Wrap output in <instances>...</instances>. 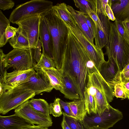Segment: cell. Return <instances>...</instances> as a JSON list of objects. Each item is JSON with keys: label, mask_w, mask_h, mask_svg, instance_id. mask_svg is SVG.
Returning <instances> with one entry per match:
<instances>
[{"label": "cell", "mask_w": 129, "mask_h": 129, "mask_svg": "<svg viewBox=\"0 0 129 129\" xmlns=\"http://www.w3.org/2000/svg\"><path fill=\"white\" fill-rule=\"evenodd\" d=\"M42 44L40 39H39L36 48L34 49V58L35 61L38 63L41 58L42 53L41 49Z\"/></svg>", "instance_id": "f35d334b"}, {"label": "cell", "mask_w": 129, "mask_h": 129, "mask_svg": "<svg viewBox=\"0 0 129 129\" xmlns=\"http://www.w3.org/2000/svg\"><path fill=\"white\" fill-rule=\"evenodd\" d=\"M86 12L87 15L93 20L97 27L102 29L109 32L110 23L108 25H104L96 12L92 9H88L86 10Z\"/></svg>", "instance_id": "f546056e"}, {"label": "cell", "mask_w": 129, "mask_h": 129, "mask_svg": "<svg viewBox=\"0 0 129 129\" xmlns=\"http://www.w3.org/2000/svg\"><path fill=\"white\" fill-rule=\"evenodd\" d=\"M33 125L15 114L10 116H0V129H19Z\"/></svg>", "instance_id": "9a60e30c"}, {"label": "cell", "mask_w": 129, "mask_h": 129, "mask_svg": "<svg viewBox=\"0 0 129 129\" xmlns=\"http://www.w3.org/2000/svg\"><path fill=\"white\" fill-rule=\"evenodd\" d=\"M105 11L106 16L109 20L113 21L115 20L116 18L111 7L110 6L109 4H107L106 5Z\"/></svg>", "instance_id": "60d3db41"}, {"label": "cell", "mask_w": 129, "mask_h": 129, "mask_svg": "<svg viewBox=\"0 0 129 129\" xmlns=\"http://www.w3.org/2000/svg\"><path fill=\"white\" fill-rule=\"evenodd\" d=\"M5 54L3 50L0 49V82H4V78L7 72V69L5 67L4 62V57Z\"/></svg>", "instance_id": "836d02e7"}, {"label": "cell", "mask_w": 129, "mask_h": 129, "mask_svg": "<svg viewBox=\"0 0 129 129\" xmlns=\"http://www.w3.org/2000/svg\"><path fill=\"white\" fill-rule=\"evenodd\" d=\"M111 8L116 19H129V0H112Z\"/></svg>", "instance_id": "d6986e66"}, {"label": "cell", "mask_w": 129, "mask_h": 129, "mask_svg": "<svg viewBox=\"0 0 129 129\" xmlns=\"http://www.w3.org/2000/svg\"><path fill=\"white\" fill-rule=\"evenodd\" d=\"M55 64L53 60L42 53L39 62L33 67L35 71L44 68H55Z\"/></svg>", "instance_id": "f1b7e54d"}, {"label": "cell", "mask_w": 129, "mask_h": 129, "mask_svg": "<svg viewBox=\"0 0 129 129\" xmlns=\"http://www.w3.org/2000/svg\"><path fill=\"white\" fill-rule=\"evenodd\" d=\"M9 42L14 48L27 50L31 49L30 47L28 41L20 33L19 29L16 35L10 39Z\"/></svg>", "instance_id": "cb8c5ba5"}, {"label": "cell", "mask_w": 129, "mask_h": 129, "mask_svg": "<svg viewBox=\"0 0 129 129\" xmlns=\"http://www.w3.org/2000/svg\"><path fill=\"white\" fill-rule=\"evenodd\" d=\"M60 100L59 98H56L53 103L49 104L50 114H52L55 117H59L62 115Z\"/></svg>", "instance_id": "4dcf8cb0"}, {"label": "cell", "mask_w": 129, "mask_h": 129, "mask_svg": "<svg viewBox=\"0 0 129 129\" xmlns=\"http://www.w3.org/2000/svg\"><path fill=\"white\" fill-rule=\"evenodd\" d=\"M109 2V0H96V12L102 13L106 16L105 9Z\"/></svg>", "instance_id": "e575fe53"}, {"label": "cell", "mask_w": 129, "mask_h": 129, "mask_svg": "<svg viewBox=\"0 0 129 129\" xmlns=\"http://www.w3.org/2000/svg\"><path fill=\"white\" fill-rule=\"evenodd\" d=\"M60 71L71 79L81 99H84L89 74L99 72L86 49L69 29Z\"/></svg>", "instance_id": "6da1fadb"}, {"label": "cell", "mask_w": 129, "mask_h": 129, "mask_svg": "<svg viewBox=\"0 0 129 129\" xmlns=\"http://www.w3.org/2000/svg\"><path fill=\"white\" fill-rule=\"evenodd\" d=\"M116 84L113 88V94L117 98L122 100L126 98V93L121 82Z\"/></svg>", "instance_id": "d6a6232c"}, {"label": "cell", "mask_w": 129, "mask_h": 129, "mask_svg": "<svg viewBox=\"0 0 129 129\" xmlns=\"http://www.w3.org/2000/svg\"><path fill=\"white\" fill-rule=\"evenodd\" d=\"M28 103L36 111L49 118H51L50 115L49 105L45 100L32 98L28 100Z\"/></svg>", "instance_id": "603a6c76"}, {"label": "cell", "mask_w": 129, "mask_h": 129, "mask_svg": "<svg viewBox=\"0 0 129 129\" xmlns=\"http://www.w3.org/2000/svg\"><path fill=\"white\" fill-rule=\"evenodd\" d=\"M34 49L27 50L14 48L5 55L4 62L7 70L26 71L33 68L37 63L34 58Z\"/></svg>", "instance_id": "ba28073f"}, {"label": "cell", "mask_w": 129, "mask_h": 129, "mask_svg": "<svg viewBox=\"0 0 129 129\" xmlns=\"http://www.w3.org/2000/svg\"><path fill=\"white\" fill-rule=\"evenodd\" d=\"M52 2L45 0H32L18 5L11 13L9 20L13 24L25 18L41 15L51 9Z\"/></svg>", "instance_id": "8992f818"}, {"label": "cell", "mask_w": 129, "mask_h": 129, "mask_svg": "<svg viewBox=\"0 0 129 129\" xmlns=\"http://www.w3.org/2000/svg\"><path fill=\"white\" fill-rule=\"evenodd\" d=\"M67 7L75 19L77 26L87 39L92 44L94 45L93 35L85 22L83 13L75 10L71 6L68 5Z\"/></svg>", "instance_id": "ac0fdd59"}, {"label": "cell", "mask_w": 129, "mask_h": 129, "mask_svg": "<svg viewBox=\"0 0 129 129\" xmlns=\"http://www.w3.org/2000/svg\"><path fill=\"white\" fill-rule=\"evenodd\" d=\"M61 125L62 129H71L63 118L62 119Z\"/></svg>", "instance_id": "bcb514c9"}, {"label": "cell", "mask_w": 129, "mask_h": 129, "mask_svg": "<svg viewBox=\"0 0 129 129\" xmlns=\"http://www.w3.org/2000/svg\"><path fill=\"white\" fill-rule=\"evenodd\" d=\"M48 76L51 83L55 89L60 91L64 86L63 75L55 68L41 69Z\"/></svg>", "instance_id": "ffe728a7"}, {"label": "cell", "mask_w": 129, "mask_h": 129, "mask_svg": "<svg viewBox=\"0 0 129 129\" xmlns=\"http://www.w3.org/2000/svg\"><path fill=\"white\" fill-rule=\"evenodd\" d=\"M10 21L0 10V47H2L7 43L5 34L7 27L10 25Z\"/></svg>", "instance_id": "4316f807"}, {"label": "cell", "mask_w": 129, "mask_h": 129, "mask_svg": "<svg viewBox=\"0 0 129 129\" xmlns=\"http://www.w3.org/2000/svg\"><path fill=\"white\" fill-rule=\"evenodd\" d=\"M52 9L54 14L67 26L72 27L76 26V23L66 3H57L53 6Z\"/></svg>", "instance_id": "e0dca14e"}, {"label": "cell", "mask_w": 129, "mask_h": 129, "mask_svg": "<svg viewBox=\"0 0 129 129\" xmlns=\"http://www.w3.org/2000/svg\"><path fill=\"white\" fill-rule=\"evenodd\" d=\"M84 98L87 114L100 115L109 109V103L113 100V90L99 72L90 73L85 87Z\"/></svg>", "instance_id": "7a4b0ae2"}, {"label": "cell", "mask_w": 129, "mask_h": 129, "mask_svg": "<svg viewBox=\"0 0 129 129\" xmlns=\"http://www.w3.org/2000/svg\"><path fill=\"white\" fill-rule=\"evenodd\" d=\"M86 22L92 32L93 36L96 30V26L94 21L88 15L83 13Z\"/></svg>", "instance_id": "8d00e7d4"}, {"label": "cell", "mask_w": 129, "mask_h": 129, "mask_svg": "<svg viewBox=\"0 0 129 129\" xmlns=\"http://www.w3.org/2000/svg\"><path fill=\"white\" fill-rule=\"evenodd\" d=\"M126 93V98L129 99V80H125L121 82Z\"/></svg>", "instance_id": "b9f144b4"}, {"label": "cell", "mask_w": 129, "mask_h": 129, "mask_svg": "<svg viewBox=\"0 0 129 129\" xmlns=\"http://www.w3.org/2000/svg\"><path fill=\"white\" fill-rule=\"evenodd\" d=\"M67 102L74 117L82 121L87 114L84 99H76Z\"/></svg>", "instance_id": "7402d4cb"}, {"label": "cell", "mask_w": 129, "mask_h": 129, "mask_svg": "<svg viewBox=\"0 0 129 129\" xmlns=\"http://www.w3.org/2000/svg\"><path fill=\"white\" fill-rule=\"evenodd\" d=\"M48 127L39 125H32L23 127L19 129H48Z\"/></svg>", "instance_id": "7bdbcfd3"}, {"label": "cell", "mask_w": 129, "mask_h": 129, "mask_svg": "<svg viewBox=\"0 0 129 129\" xmlns=\"http://www.w3.org/2000/svg\"><path fill=\"white\" fill-rule=\"evenodd\" d=\"M35 71L36 72L18 85L31 91L36 95L44 92H51L54 88L48 75L41 69Z\"/></svg>", "instance_id": "30bf717a"}, {"label": "cell", "mask_w": 129, "mask_h": 129, "mask_svg": "<svg viewBox=\"0 0 129 129\" xmlns=\"http://www.w3.org/2000/svg\"><path fill=\"white\" fill-rule=\"evenodd\" d=\"M129 70V63L122 69L121 73H122Z\"/></svg>", "instance_id": "7dc6e473"}, {"label": "cell", "mask_w": 129, "mask_h": 129, "mask_svg": "<svg viewBox=\"0 0 129 129\" xmlns=\"http://www.w3.org/2000/svg\"><path fill=\"white\" fill-rule=\"evenodd\" d=\"M18 29L10 25L8 26L5 31V36L6 42L7 43L9 39L15 35Z\"/></svg>", "instance_id": "d590c367"}, {"label": "cell", "mask_w": 129, "mask_h": 129, "mask_svg": "<svg viewBox=\"0 0 129 129\" xmlns=\"http://www.w3.org/2000/svg\"><path fill=\"white\" fill-rule=\"evenodd\" d=\"M67 26L86 49L99 71L101 65L106 61L104 59V54L102 50L99 49L94 44H92L84 35L77 25L74 27Z\"/></svg>", "instance_id": "8fae6325"}, {"label": "cell", "mask_w": 129, "mask_h": 129, "mask_svg": "<svg viewBox=\"0 0 129 129\" xmlns=\"http://www.w3.org/2000/svg\"><path fill=\"white\" fill-rule=\"evenodd\" d=\"M105 54L114 60L121 71L129 63V45L119 33L114 23H110L108 41Z\"/></svg>", "instance_id": "277c9868"}, {"label": "cell", "mask_w": 129, "mask_h": 129, "mask_svg": "<svg viewBox=\"0 0 129 129\" xmlns=\"http://www.w3.org/2000/svg\"><path fill=\"white\" fill-rule=\"evenodd\" d=\"M121 81L129 80V70L125 72L121 73Z\"/></svg>", "instance_id": "ee69618b"}, {"label": "cell", "mask_w": 129, "mask_h": 129, "mask_svg": "<svg viewBox=\"0 0 129 129\" xmlns=\"http://www.w3.org/2000/svg\"><path fill=\"white\" fill-rule=\"evenodd\" d=\"M123 117L121 112L110 105L109 109L105 110L101 115L98 113H92L90 115L87 114L82 121L87 129H108Z\"/></svg>", "instance_id": "52a82bcc"}, {"label": "cell", "mask_w": 129, "mask_h": 129, "mask_svg": "<svg viewBox=\"0 0 129 129\" xmlns=\"http://www.w3.org/2000/svg\"><path fill=\"white\" fill-rule=\"evenodd\" d=\"M109 33V32L102 29L96 26L94 37L95 45L99 49H102L107 43Z\"/></svg>", "instance_id": "d4e9b609"}, {"label": "cell", "mask_w": 129, "mask_h": 129, "mask_svg": "<svg viewBox=\"0 0 129 129\" xmlns=\"http://www.w3.org/2000/svg\"><path fill=\"white\" fill-rule=\"evenodd\" d=\"M14 5V2L11 0H0V9L3 10L12 9Z\"/></svg>", "instance_id": "74e56055"}, {"label": "cell", "mask_w": 129, "mask_h": 129, "mask_svg": "<svg viewBox=\"0 0 129 129\" xmlns=\"http://www.w3.org/2000/svg\"><path fill=\"white\" fill-rule=\"evenodd\" d=\"M34 68L26 71L15 70L6 73L4 78V82L12 87L17 86L24 82L35 72Z\"/></svg>", "instance_id": "2e32d148"}, {"label": "cell", "mask_w": 129, "mask_h": 129, "mask_svg": "<svg viewBox=\"0 0 129 129\" xmlns=\"http://www.w3.org/2000/svg\"><path fill=\"white\" fill-rule=\"evenodd\" d=\"M60 103L62 108L63 109L64 112L67 115L74 117L72 112L67 102H65L60 99Z\"/></svg>", "instance_id": "ab89813d"}, {"label": "cell", "mask_w": 129, "mask_h": 129, "mask_svg": "<svg viewBox=\"0 0 129 129\" xmlns=\"http://www.w3.org/2000/svg\"><path fill=\"white\" fill-rule=\"evenodd\" d=\"M35 93L23 87L9 86L8 89L0 95V113L3 115L15 109L35 95Z\"/></svg>", "instance_id": "5b68a950"}, {"label": "cell", "mask_w": 129, "mask_h": 129, "mask_svg": "<svg viewBox=\"0 0 129 129\" xmlns=\"http://www.w3.org/2000/svg\"><path fill=\"white\" fill-rule=\"evenodd\" d=\"M63 118L71 129H87L82 121L62 111Z\"/></svg>", "instance_id": "83f0119b"}, {"label": "cell", "mask_w": 129, "mask_h": 129, "mask_svg": "<svg viewBox=\"0 0 129 129\" xmlns=\"http://www.w3.org/2000/svg\"><path fill=\"white\" fill-rule=\"evenodd\" d=\"M39 37L42 44V53L54 60L52 40L48 27L42 14L39 26Z\"/></svg>", "instance_id": "5bb4252c"}, {"label": "cell", "mask_w": 129, "mask_h": 129, "mask_svg": "<svg viewBox=\"0 0 129 129\" xmlns=\"http://www.w3.org/2000/svg\"><path fill=\"white\" fill-rule=\"evenodd\" d=\"M41 15L29 17L16 24L20 33L28 40L31 48L35 49L38 41Z\"/></svg>", "instance_id": "9c48e42d"}, {"label": "cell", "mask_w": 129, "mask_h": 129, "mask_svg": "<svg viewBox=\"0 0 129 129\" xmlns=\"http://www.w3.org/2000/svg\"><path fill=\"white\" fill-rule=\"evenodd\" d=\"M62 74L64 86L60 92L64 94L65 98L70 100H73L81 99L76 87L72 80L65 74Z\"/></svg>", "instance_id": "44dd1931"}, {"label": "cell", "mask_w": 129, "mask_h": 129, "mask_svg": "<svg viewBox=\"0 0 129 129\" xmlns=\"http://www.w3.org/2000/svg\"><path fill=\"white\" fill-rule=\"evenodd\" d=\"M91 129H100L99 128H92Z\"/></svg>", "instance_id": "c3c4849f"}, {"label": "cell", "mask_w": 129, "mask_h": 129, "mask_svg": "<svg viewBox=\"0 0 129 129\" xmlns=\"http://www.w3.org/2000/svg\"><path fill=\"white\" fill-rule=\"evenodd\" d=\"M14 112L33 125L36 124L48 127L52 125V118H49L34 109L29 104L28 100L15 109Z\"/></svg>", "instance_id": "7c38bea8"}, {"label": "cell", "mask_w": 129, "mask_h": 129, "mask_svg": "<svg viewBox=\"0 0 129 129\" xmlns=\"http://www.w3.org/2000/svg\"><path fill=\"white\" fill-rule=\"evenodd\" d=\"M122 23L129 34V19H127L121 21Z\"/></svg>", "instance_id": "f6af8a7d"}, {"label": "cell", "mask_w": 129, "mask_h": 129, "mask_svg": "<svg viewBox=\"0 0 129 129\" xmlns=\"http://www.w3.org/2000/svg\"><path fill=\"white\" fill-rule=\"evenodd\" d=\"M75 5L79 11L87 15L86 10L91 9L96 12V0H74Z\"/></svg>", "instance_id": "484cf974"}, {"label": "cell", "mask_w": 129, "mask_h": 129, "mask_svg": "<svg viewBox=\"0 0 129 129\" xmlns=\"http://www.w3.org/2000/svg\"><path fill=\"white\" fill-rule=\"evenodd\" d=\"M99 71L104 80L113 89L114 86L121 82V72L116 62L108 58L102 63Z\"/></svg>", "instance_id": "4fadbf2b"}, {"label": "cell", "mask_w": 129, "mask_h": 129, "mask_svg": "<svg viewBox=\"0 0 129 129\" xmlns=\"http://www.w3.org/2000/svg\"><path fill=\"white\" fill-rule=\"evenodd\" d=\"M114 22L120 35L129 45V34L122 25L121 21L116 19Z\"/></svg>", "instance_id": "1f68e13d"}, {"label": "cell", "mask_w": 129, "mask_h": 129, "mask_svg": "<svg viewBox=\"0 0 129 129\" xmlns=\"http://www.w3.org/2000/svg\"><path fill=\"white\" fill-rule=\"evenodd\" d=\"M41 14L48 27L52 40L55 68L60 71L69 29L64 22L54 14L52 9Z\"/></svg>", "instance_id": "3957f363"}]
</instances>
